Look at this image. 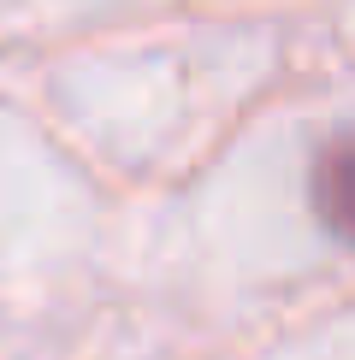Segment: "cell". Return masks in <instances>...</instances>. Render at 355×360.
Listing matches in <instances>:
<instances>
[{"instance_id":"cell-1","label":"cell","mask_w":355,"mask_h":360,"mask_svg":"<svg viewBox=\"0 0 355 360\" xmlns=\"http://www.w3.org/2000/svg\"><path fill=\"white\" fill-rule=\"evenodd\" d=\"M308 195H314V213L325 231L355 243V136L320 148L314 172H308Z\"/></svg>"}]
</instances>
